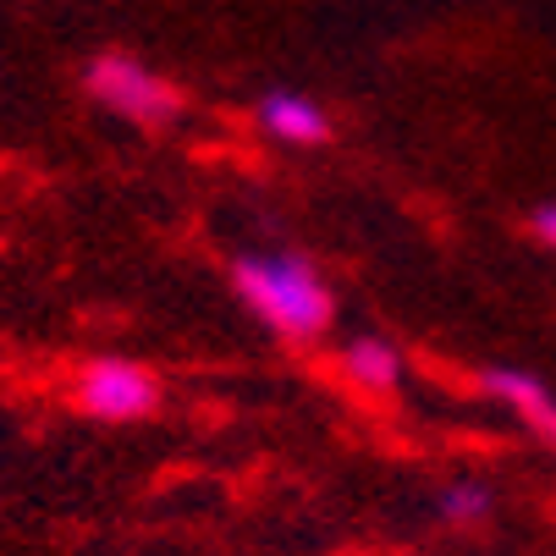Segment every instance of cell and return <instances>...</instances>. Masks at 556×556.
Returning a JSON list of instances; mask_svg holds the SVG:
<instances>
[{
  "label": "cell",
  "instance_id": "obj_5",
  "mask_svg": "<svg viewBox=\"0 0 556 556\" xmlns=\"http://www.w3.org/2000/svg\"><path fill=\"white\" fill-rule=\"evenodd\" d=\"M254 122L276 138V143H292V149H320L331 143V116L314 105L303 89H265L254 100Z\"/></svg>",
  "mask_w": 556,
  "mask_h": 556
},
{
  "label": "cell",
  "instance_id": "obj_7",
  "mask_svg": "<svg viewBox=\"0 0 556 556\" xmlns=\"http://www.w3.org/2000/svg\"><path fill=\"white\" fill-rule=\"evenodd\" d=\"M491 513H496V491L485 480H452V485L435 491V523L441 529H457V534L485 529Z\"/></svg>",
  "mask_w": 556,
  "mask_h": 556
},
{
  "label": "cell",
  "instance_id": "obj_6",
  "mask_svg": "<svg viewBox=\"0 0 556 556\" xmlns=\"http://www.w3.org/2000/svg\"><path fill=\"white\" fill-rule=\"evenodd\" d=\"M337 364L369 396H391L396 386H403V353H396V342H386V337H348L337 348Z\"/></svg>",
  "mask_w": 556,
  "mask_h": 556
},
{
  "label": "cell",
  "instance_id": "obj_4",
  "mask_svg": "<svg viewBox=\"0 0 556 556\" xmlns=\"http://www.w3.org/2000/svg\"><path fill=\"white\" fill-rule=\"evenodd\" d=\"M473 386H480L485 403H502L513 419H523L551 452H556V396L545 380H534L529 369H507V364H485L480 375H473Z\"/></svg>",
  "mask_w": 556,
  "mask_h": 556
},
{
  "label": "cell",
  "instance_id": "obj_1",
  "mask_svg": "<svg viewBox=\"0 0 556 556\" xmlns=\"http://www.w3.org/2000/svg\"><path fill=\"white\" fill-rule=\"evenodd\" d=\"M231 287L243 308L281 342H314L337 320V292L320 265L292 249H254L231 260Z\"/></svg>",
  "mask_w": 556,
  "mask_h": 556
},
{
  "label": "cell",
  "instance_id": "obj_8",
  "mask_svg": "<svg viewBox=\"0 0 556 556\" xmlns=\"http://www.w3.org/2000/svg\"><path fill=\"white\" fill-rule=\"evenodd\" d=\"M529 237H534V243H545V249H556V199H545V204L529 210Z\"/></svg>",
  "mask_w": 556,
  "mask_h": 556
},
{
  "label": "cell",
  "instance_id": "obj_3",
  "mask_svg": "<svg viewBox=\"0 0 556 556\" xmlns=\"http://www.w3.org/2000/svg\"><path fill=\"white\" fill-rule=\"evenodd\" d=\"M166 391L143 364L132 358H116V353H100V358H84L72 375V408L84 419H100V425H138L149 414H161Z\"/></svg>",
  "mask_w": 556,
  "mask_h": 556
},
{
  "label": "cell",
  "instance_id": "obj_2",
  "mask_svg": "<svg viewBox=\"0 0 556 556\" xmlns=\"http://www.w3.org/2000/svg\"><path fill=\"white\" fill-rule=\"evenodd\" d=\"M77 84H84V94L100 105V111H111V116H122V122H132V127H172L182 111H188V94L172 84L166 72H154L149 61H138V55H127V50H100V55H89L84 61V72H77Z\"/></svg>",
  "mask_w": 556,
  "mask_h": 556
}]
</instances>
